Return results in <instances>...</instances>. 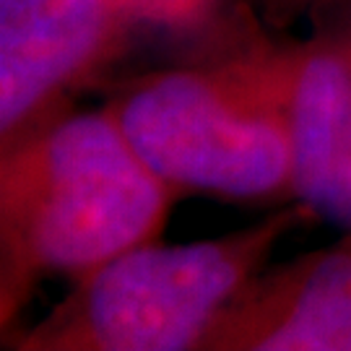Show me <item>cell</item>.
<instances>
[{"label":"cell","mask_w":351,"mask_h":351,"mask_svg":"<svg viewBox=\"0 0 351 351\" xmlns=\"http://www.w3.org/2000/svg\"><path fill=\"white\" fill-rule=\"evenodd\" d=\"M177 198L110 107L55 114L0 146V326L19 317L45 276L81 281L156 242Z\"/></svg>","instance_id":"obj_1"},{"label":"cell","mask_w":351,"mask_h":351,"mask_svg":"<svg viewBox=\"0 0 351 351\" xmlns=\"http://www.w3.org/2000/svg\"><path fill=\"white\" fill-rule=\"evenodd\" d=\"M297 45L247 39L130 81L110 112L180 195L291 201Z\"/></svg>","instance_id":"obj_2"},{"label":"cell","mask_w":351,"mask_h":351,"mask_svg":"<svg viewBox=\"0 0 351 351\" xmlns=\"http://www.w3.org/2000/svg\"><path fill=\"white\" fill-rule=\"evenodd\" d=\"M313 216L302 201H287L224 237L133 247L75 281L42 323L13 339V349L201 351L278 242Z\"/></svg>","instance_id":"obj_3"},{"label":"cell","mask_w":351,"mask_h":351,"mask_svg":"<svg viewBox=\"0 0 351 351\" xmlns=\"http://www.w3.org/2000/svg\"><path fill=\"white\" fill-rule=\"evenodd\" d=\"M143 21V0H0V146L60 114Z\"/></svg>","instance_id":"obj_4"},{"label":"cell","mask_w":351,"mask_h":351,"mask_svg":"<svg viewBox=\"0 0 351 351\" xmlns=\"http://www.w3.org/2000/svg\"><path fill=\"white\" fill-rule=\"evenodd\" d=\"M201 351H351V232L261 271Z\"/></svg>","instance_id":"obj_5"},{"label":"cell","mask_w":351,"mask_h":351,"mask_svg":"<svg viewBox=\"0 0 351 351\" xmlns=\"http://www.w3.org/2000/svg\"><path fill=\"white\" fill-rule=\"evenodd\" d=\"M291 201L351 232V19L297 45Z\"/></svg>","instance_id":"obj_6"},{"label":"cell","mask_w":351,"mask_h":351,"mask_svg":"<svg viewBox=\"0 0 351 351\" xmlns=\"http://www.w3.org/2000/svg\"><path fill=\"white\" fill-rule=\"evenodd\" d=\"M149 24L164 26H185L195 24L211 0H143Z\"/></svg>","instance_id":"obj_7"}]
</instances>
